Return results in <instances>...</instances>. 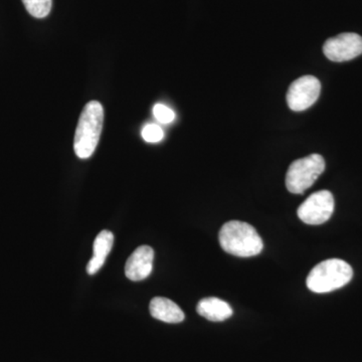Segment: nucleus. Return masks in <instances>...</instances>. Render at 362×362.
Instances as JSON below:
<instances>
[{
  "label": "nucleus",
  "instance_id": "1",
  "mask_svg": "<svg viewBox=\"0 0 362 362\" xmlns=\"http://www.w3.org/2000/svg\"><path fill=\"white\" fill-rule=\"evenodd\" d=\"M221 247L223 251L240 258L257 256L263 251V240L254 226L240 221H230L221 228Z\"/></svg>",
  "mask_w": 362,
  "mask_h": 362
},
{
  "label": "nucleus",
  "instance_id": "2",
  "mask_svg": "<svg viewBox=\"0 0 362 362\" xmlns=\"http://www.w3.org/2000/svg\"><path fill=\"white\" fill-rule=\"evenodd\" d=\"M103 122L102 105L97 101H90L86 105L78 119L74 141V149L78 158L87 159L94 153L103 129Z\"/></svg>",
  "mask_w": 362,
  "mask_h": 362
},
{
  "label": "nucleus",
  "instance_id": "3",
  "mask_svg": "<svg viewBox=\"0 0 362 362\" xmlns=\"http://www.w3.org/2000/svg\"><path fill=\"white\" fill-rule=\"evenodd\" d=\"M354 277V270L346 262L339 259H329L314 267L306 284L314 293H328L344 287Z\"/></svg>",
  "mask_w": 362,
  "mask_h": 362
},
{
  "label": "nucleus",
  "instance_id": "4",
  "mask_svg": "<svg viewBox=\"0 0 362 362\" xmlns=\"http://www.w3.org/2000/svg\"><path fill=\"white\" fill-rule=\"evenodd\" d=\"M325 170V161L320 154H311L297 159L288 168L286 187L290 192L302 194L314 185Z\"/></svg>",
  "mask_w": 362,
  "mask_h": 362
},
{
  "label": "nucleus",
  "instance_id": "5",
  "mask_svg": "<svg viewBox=\"0 0 362 362\" xmlns=\"http://www.w3.org/2000/svg\"><path fill=\"white\" fill-rule=\"evenodd\" d=\"M334 211V197L328 190L311 194L297 209L298 218L307 225L326 223Z\"/></svg>",
  "mask_w": 362,
  "mask_h": 362
},
{
  "label": "nucleus",
  "instance_id": "6",
  "mask_svg": "<svg viewBox=\"0 0 362 362\" xmlns=\"http://www.w3.org/2000/svg\"><path fill=\"white\" fill-rule=\"evenodd\" d=\"M321 84L313 76H304L295 80L287 93V103L295 112L310 108L320 96Z\"/></svg>",
  "mask_w": 362,
  "mask_h": 362
},
{
  "label": "nucleus",
  "instance_id": "7",
  "mask_svg": "<svg viewBox=\"0 0 362 362\" xmlns=\"http://www.w3.org/2000/svg\"><path fill=\"white\" fill-rule=\"evenodd\" d=\"M326 58L337 63L351 61L362 54V37L354 33H345L326 40L323 45Z\"/></svg>",
  "mask_w": 362,
  "mask_h": 362
},
{
  "label": "nucleus",
  "instance_id": "8",
  "mask_svg": "<svg viewBox=\"0 0 362 362\" xmlns=\"http://www.w3.org/2000/svg\"><path fill=\"white\" fill-rule=\"evenodd\" d=\"M153 259L154 251L151 247H137L126 262V277L134 282L144 280L153 270Z\"/></svg>",
  "mask_w": 362,
  "mask_h": 362
},
{
  "label": "nucleus",
  "instance_id": "9",
  "mask_svg": "<svg viewBox=\"0 0 362 362\" xmlns=\"http://www.w3.org/2000/svg\"><path fill=\"white\" fill-rule=\"evenodd\" d=\"M150 314L157 320L165 323H180L185 320V312L168 298L156 297L149 305Z\"/></svg>",
  "mask_w": 362,
  "mask_h": 362
},
{
  "label": "nucleus",
  "instance_id": "10",
  "mask_svg": "<svg viewBox=\"0 0 362 362\" xmlns=\"http://www.w3.org/2000/svg\"><path fill=\"white\" fill-rule=\"evenodd\" d=\"M114 235L110 230H102L95 239L94 255L92 259H90L87 265V272L90 275H94L98 273L100 269L103 267L107 257L110 254L112 247H113Z\"/></svg>",
  "mask_w": 362,
  "mask_h": 362
},
{
  "label": "nucleus",
  "instance_id": "11",
  "mask_svg": "<svg viewBox=\"0 0 362 362\" xmlns=\"http://www.w3.org/2000/svg\"><path fill=\"white\" fill-rule=\"evenodd\" d=\"M197 311L199 315L213 322H221L233 316L230 304L216 297L204 298L197 304Z\"/></svg>",
  "mask_w": 362,
  "mask_h": 362
},
{
  "label": "nucleus",
  "instance_id": "12",
  "mask_svg": "<svg viewBox=\"0 0 362 362\" xmlns=\"http://www.w3.org/2000/svg\"><path fill=\"white\" fill-rule=\"evenodd\" d=\"M23 2L33 18H44L51 13L52 0H23Z\"/></svg>",
  "mask_w": 362,
  "mask_h": 362
},
{
  "label": "nucleus",
  "instance_id": "13",
  "mask_svg": "<svg viewBox=\"0 0 362 362\" xmlns=\"http://www.w3.org/2000/svg\"><path fill=\"white\" fill-rule=\"evenodd\" d=\"M142 137L148 143L160 142L164 137V132L157 124H147L142 129Z\"/></svg>",
  "mask_w": 362,
  "mask_h": 362
},
{
  "label": "nucleus",
  "instance_id": "14",
  "mask_svg": "<svg viewBox=\"0 0 362 362\" xmlns=\"http://www.w3.org/2000/svg\"><path fill=\"white\" fill-rule=\"evenodd\" d=\"M153 115L162 124H169L175 119V113L163 104H156L153 107Z\"/></svg>",
  "mask_w": 362,
  "mask_h": 362
}]
</instances>
